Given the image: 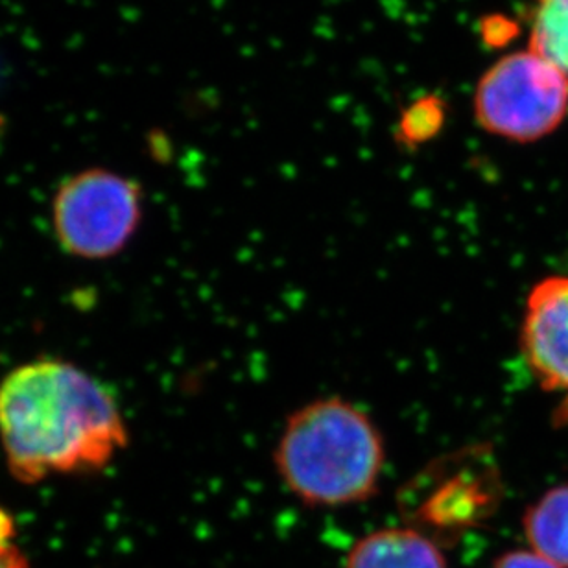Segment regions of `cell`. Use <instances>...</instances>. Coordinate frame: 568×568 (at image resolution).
Listing matches in <instances>:
<instances>
[{
    "label": "cell",
    "mask_w": 568,
    "mask_h": 568,
    "mask_svg": "<svg viewBox=\"0 0 568 568\" xmlns=\"http://www.w3.org/2000/svg\"><path fill=\"white\" fill-rule=\"evenodd\" d=\"M520 351L541 388L564 397L568 416V277L554 275L531 288L520 327Z\"/></svg>",
    "instance_id": "6"
},
{
    "label": "cell",
    "mask_w": 568,
    "mask_h": 568,
    "mask_svg": "<svg viewBox=\"0 0 568 568\" xmlns=\"http://www.w3.org/2000/svg\"><path fill=\"white\" fill-rule=\"evenodd\" d=\"M128 443L115 397L71 362H28L0 383V445L21 484L99 473Z\"/></svg>",
    "instance_id": "1"
},
{
    "label": "cell",
    "mask_w": 568,
    "mask_h": 568,
    "mask_svg": "<svg viewBox=\"0 0 568 568\" xmlns=\"http://www.w3.org/2000/svg\"><path fill=\"white\" fill-rule=\"evenodd\" d=\"M142 203L141 185L128 175L100 166L77 172L52 200L55 239L72 257H115L138 233Z\"/></svg>",
    "instance_id": "3"
},
{
    "label": "cell",
    "mask_w": 568,
    "mask_h": 568,
    "mask_svg": "<svg viewBox=\"0 0 568 568\" xmlns=\"http://www.w3.org/2000/svg\"><path fill=\"white\" fill-rule=\"evenodd\" d=\"M567 113V74L530 49L504 55L476 88V121L486 132L508 141L547 138Z\"/></svg>",
    "instance_id": "4"
},
{
    "label": "cell",
    "mask_w": 568,
    "mask_h": 568,
    "mask_svg": "<svg viewBox=\"0 0 568 568\" xmlns=\"http://www.w3.org/2000/svg\"><path fill=\"white\" fill-rule=\"evenodd\" d=\"M425 495L417 504L419 530L464 531L489 519L500 500V475L484 448L462 450L423 473Z\"/></svg>",
    "instance_id": "5"
},
{
    "label": "cell",
    "mask_w": 568,
    "mask_h": 568,
    "mask_svg": "<svg viewBox=\"0 0 568 568\" xmlns=\"http://www.w3.org/2000/svg\"><path fill=\"white\" fill-rule=\"evenodd\" d=\"M530 50L568 77V0H537Z\"/></svg>",
    "instance_id": "9"
},
{
    "label": "cell",
    "mask_w": 568,
    "mask_h": 568,
    "mask_svg": "<svg viewBox=\"0 0 568 568\" xmlns=\"http://www.w3.org/2000/svg\"><path fill=\"white\" fill-rule=\"evenodd\" d=\"M16 526L6 509L0 508V568H30L28 559L17 547Z\"/></svg>",
    "instance_id": "10"
},
{
    "label": "cell",
    "mask_w": 568,
    "mask_h": 568,
    "mask_svg": "<svg viewBox=\"0 0 568 568\" xmlns=\"http://www.w3.org/2000/svg\"><path fill=\"white\" fill-rule=\"evenodd\" d=\"M344 568H448V564L434 537L414 526H392L353 542Z\"/></svg>",
    "instance_id": "7"
},
{
    "label": "cell",
    "mask_w": 568,
    "mask_h": 568,
    "mask_svg": "<svg viewBox=\"0 0 568 568\" xmlns=\"http://www.w3.org/2000/svg\"><path fill=\"white\" fill-rule=\"evenodd\" d=\"M275 473L308 508H345L378 493L386 442L372 416L344 397H320L292 412L274 448Z\"/></svg>",
    "instance_id": "2"
},
{
    "label": "cell",
    "mask_w": 568,
    "mask_h": 568,
    "mask_svg": "<svg viewBox=\"0 0 568 568\" xmlns=\"http://www.w3.org/2000/svg\"><path fill=\"white\" fill-rule=\"evenodd\" d=\"M523 528L534 552L568 568V486L554 487L531 504Z\"/></svg>",
    "instance_id": "8"
},
{
    "label": "cell",
    "mask_w": 568,
    "mask_h": 568,
    "mask_svg": "<svg viewBox=\"0 0 568 568\" xmlns=\"http://www.w3.org/2000/svg\"><path fill=\"white\" fill-rule=\"evenodd\" d=\"M491 568H561L534 550H509L495 559Z\"/></svg>",
    "instance_id": "11"
}]
</instances>
